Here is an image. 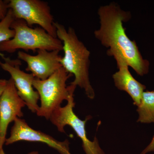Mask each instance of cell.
<instances>
[{"mask_svg":"<svg viewBox=\"0 0 154 154\" xmlns=\"http://www.w3.org/2000/svg\"><path fill=\"white\" fill-rule=\"evenodd\" d=\"M98 14L100 26L95 30L94 35L103 46L108 48L107 55H121L138 75L147 74L149 61L143 59L135 42L128 38L123 27V23L131 19L130 12L123 11L118 5L111 3L101 6Z\"/></svg>","mask_w":154,"mask_h":154,"instance_id":"1","label":"cell"},{"mask_svg":"<svg viewBox=\"0 0 154 154\" xmlns=\"http://www.w3.org/2000/svg\"><path fill=\"white\" fill-rule=\"evenodd\" d=\"M54 25L57 38L63 43L64 55L61 59V64L68 72L75 76L71 85L79 86L88 98L94 99L95 93L89 78L91 52L79 39L73 28L69 27L66 30L58 22H54Z\"/></svg>","mask_w":154,"mask_h":154,"instance_id":"2","label":"cell"},{"mask_svg":"<svg viewBox=\"0 0 154 154\" xmlns=\"http://www.w3.org/2000/svg\"><path fill=\"white\" fill-rule=\"evenodd\" d=\"M11 28L15 32L14 38L0 43V52L13 54L19 49L35 53L38 50H63V43L41 27L33 28L22 19H15Z\"/></svg>","mask_w":154,"mask_h":154,"instance_id":"3","label":"cell"},{"mask_svg":"<svg viewBox=\"0 0 154 154\" xmlns=\"http://www.w3.org/2000/svg\"><path fill=\"white\" fill-rule=\"evenodd\" d=\"M72 75L61 67L46 79H34L33 87L38 92L41 101L36 112L38 116L49 119L53 112L60 107L64 100H68L77 87L71 84L67 87V81Z\"/></svg>","mask_w":154,"mask_h":154,"instance_id":"4","label":"cell"},{"mask_svg":"<svg viewBox=\"0 0 154 154\" xmlns=\"http://www.w3.org/2000/svg\"><path fill=\"white\" fill-rule=\"evenodd\" d=\"M8 8L15 19L24 20L32 27L37 25L53 37L57 38L53 16L48 3L41 0H10Z\"/></svg>","mask_w":154,"mask_h":154,"instance_id":"5","label":"cell"},{"mask_svg":"<svg viewBox=\"0 0 154 154\" xmlns=\"http://www.w3.org/2000/svg\"><path fill=\"white\" fill-rule=\"evenodd\" d=\"M74 93L70 95L65 106H60L54 111L50 120L61 133H65L64 127L66 125L71 127L82 142L83 149L86 154H105L99 146L96 137L93 141L90 140L87 137L86 124L92 117L88 116L85 120H82L74 112L73 108L75 105Z\"/></svg>","mask_w":154,"mask_h":154,"instance_id":"6","label":"cell"},{"mask_svg":"<svg viewBox=\"0 0 154 154\" xmlns=\"http://www.w3.org/2000/svg\"><path fill=\"white\" fill-rule=\"evenodd\" d=\"M2 57L4 62H1V68L11 75L19 96L28 109L33 113H36L39 107L38 105L39 96L33 86L35 77L32 74L27 73L21 69L22 61L19 59H12L4 55Z\"/></svg>","mask_w":154,"mask_h":154,"instance_id":"7","label":"cell"},{"mask_svg":"<svg viewBox=\"0 0 154 154\" xmlns=\"http://www.w3.org/2000/svg\"><path fill=\"white\" fill-rule=\"evenodd\" d=\"M26 104L19 96L13 79L8 80L5 90L0 98V149L3 148L10 123L23 116L22 109Z\"/></svg>","mask_w":154,"mask_h":154,"instance_id":"8","label":"cell"},{"mask_svg":"<svg viewBox=\"0 0 154 154\" xmlns=\"http://www.w3.org/2000/svg\"><path fill=\"white\" fill-rule=\"evenodd\" d=\"M36 52L35 55L21 51L18 52V59L27 63L26 71L31 72L36 79H46L62 67L60 63L62 57L60 55L59 51L38 50Z\"/></svg>","mask_w":154,"mask_h":154,"instance_id":"9","label":"cell"},{"mask_svg":"<svg viewBox=\"0 0 154 154\" xmlns=\"http://www.w3.org/2000/svg\"><path fill=\"white\" fill-rule=\"evenodd\" d=\"M22 140L42 143L55 149L61 154H72L69 152V143L67 140L59 141L49 135L33 129L24 119L18 117L14 120L11 135L6 138L5 144L9 145Z\"/></svg>","mask_w":154,"mask_h":154,"instance_id":"10","label":"cell"},{"mask_svg":"<svg viewBox=\"0 0 154 154\" xmlns=\"http://www.w3.org/2000/svg\"><path fill=\"white\" fill-rule=\"evenodd\" d=\"M119 70L113 75L115 86L119 90L126 92L131 97L134 104L137 107L140 105L145 86L137 81L128 69L126 60L119 54L113 56Z\"/></svg>","mask_w":154,"mask_h":154,"instance_id":"11","label":"cell"},{"mask_svg":"<svg viewBox=\"0 0 154 154\" xmlns=\"http://www.w3.org/2000/svg\"><path fill=\"white\" fill-rule=\"evenodd\" d=\"M137 122L154 123V91L144 92L140 105L137 107Z\"/></svg>","mask_w":154,"mask_h":154,"instance_id":"12","label":"cell"},{"mask_svg":"<svg viewBox=\"0 0 154 154\" xmlns=\"http://www.w3.org/2000/svg\"><path fill=\"white\" fill-rule=\"evenodd\" d=\"M15 18L12 11L9 9L5 17L0 21V43L14 38L15 32L11 28ZM3 54H0L1 57Z\"/></svg>","mask_w":154,"mask_h":154,"instance_id":"13","label":"cell"},{"mask_svg":"<svg viewBox=\"0 0 154 154\" xmlns=\"http://www.w3.org/2000/svg\"><path fill=\"white\" fill-rule=\"evenodd\" d=\"M8 1L0 0V21L5 17L8 11Z\"/></svg>","mask_w":154,"mask_h":154,"instance_id":"14","label":"cell"},{"mask_svg":"<svg viewBox=\"0 0 154 154\" xmlns=\"http://www.w3.org/2000/svg\"><path fill=\"white\" fill-rule=\"evenodd\" d=\"M154 152V135L151 141L148 146H147L141 152L140 154H146L150 152Z\"/></svg>","mask_w":154,"mask_h":154,"instance_id":"15","label":"cell"},{"mask_svg":"<svg viewBox=\"0 0 154 154\" xmlns=\"http://www.w3.org/2000/svg\"><path fill=\"white\" fill-rule=\"evenodd\" d=\"M8 80L0 79V98L5 90L8 84Z\"/></svg>","mask_w":154,"mask_h":154,"instance_id":"16","label":"cell"},{"mask_svg":"<svg viewBox=\"0 0 154 154\" xmlns=\"http://www.w3.org/2000/svg\"><path fill=\"white\" fill-rule=\"evenodd\" d=\"M0 154H5V152H4L3 148L0 149ZM29 154H38V152H32L30 153Z\"/></svg>","mask_w":154,"mask_h":154,"instance_id":"17","label":"cell"},{"mask_svg":"<svg viewBox=\"0 0 154 154\" xmlns=\"http://www.w3.org/2000/svg\"><path fill=\"white\" fill-rule=\"evenodd\" d=\"M1 62H1V61H0V69H1Z\"/></svg>","mask_w":154,"mask_h":154,"instance_id":"18","label":"cell"}]
</instances>
